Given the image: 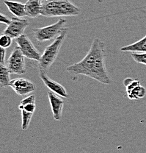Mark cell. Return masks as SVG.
Wrapping results in <instances>:
<instances>
[{
    "mask_svg": "<svg viewBox=\"0 0 146 153\" xmlns=\"http://www.w3.org/2000/svg\"><path fill=\"white\" fill-rule=\"evenodd\" d=\"M18 109L21 111L22 130H27L29 127L32 117L36 109L35 95H29L23 99L18 105Z\"/></svg>",
    "mask_w": 146,
    "mask_h": 153,
    "instance_id": "obj_6",
    "label": "cell"
},
{
    "mask_svg": "<svg viewBox=\"0 0 146 153\" xmlns=\"http://www.w3.org/2000/svg\"><path fill=\"white\" fill-rule=\"evenodd\" d=\"M80 9L70 0H43L41 15L45 17L75 16Z\"/></svg>",
    "mask_w": 146,
    "mask_h": 153,
    "instance_id": "obj_2",
    "label": "cell"
},
{
    "mask_svg": "<svg viewBox=\"0 0 146 153\" xmlns=\"http://www.w3.org/2000/svg\"><path fill=\"white\" fill-rule=\"evenodd\" d=\"M68 28L66 27L60 33L58 38H55V41L50 45L46 48L38 61L40 70H42L46 73L48 72L50 67L52 66V65L56 60L57 57L58 56L60 48L63 45V41L68 34Z\"/></svg>",
    "mask_w": 146,
    "mask_h": 153,
    "instance_id": "obj_3",
    "label": "cell"
},
{
    "mask_svg": "<svg viewBox=\"0 0 146 153\" xmlns=\"http://www.w3.org/2000/svg\"><path fill=\"white\" fill-rule=\"evenodd\" d=\"M9 86L18 96H27L35 90V85L25 78H16L10 80Z\"/></svg>",
    "mask_w": 146,
    "mask_h": 153,
    "instance_id": "obj_10",
    "label": "cell"
},
{
    "mask_svg": "<svg viewBox=\"0 0 146 153\" xmlns=\"http://www.w3.org/2000/svg\"><path fill=\"white\" fill-rule=\"evenodd\" d=\"M10 73L5 65L0 63V87L9 86L10 82Z\"/></svg>",
    "mask_w": 146,
    "mask_h": 153,
    "instance_id": "obj_16",
    "label": "cell"
},
{
    "mask_svg": "<svg viewBox=\"0 0 146 153\" xmlns=\"http://www.w3.org/2000/svg\"><path fill=\"white\" fill-rule=\"evenodd\" d=\"M10 20L7 18V16L0 13V24H4V25H9Z\"/></svg>",
    "mask_w": 146,
    "mask_h": 153,
    "instance_id": "obj_20",
    "label": "cell"
},
{
    "mask_svg": "<svg viewBox=\"0 0 146 153\" xmlns=\"http://www.w3.org/2000/svg\"><path fill=\"white\" fill-rule=\"evenodd\" d=\"M15 42L25 57L29 60L39 61L41 57V54L33 45L32 42L27 36L24 34L21 35L20 37L15 39Z\"/></svg>",
    "mask_w": 146,
    "mask_h": 153,
    "instance_id": "obj_7",
    "label": "cell"
},
{
    "mask_svg": "<svg viewBox=\"0 0 146 153\" xmlns=\"http://www.w3.org/2000/svg\"><path fill=\"white\" fill-rule=\"evenodd\" d=\"M5 49L0 46V63H1V64L3 65L5 64Z\"/></svg>",
    "mask_w": 146,
    "mask_h": 153,
    "instance_id": "obj_19",
    "label": "cell"
},
{
    "mask_svg": "<svg viewBox=\"0 0 146 153\" xmlns=\"http://www.w3.org/2000/svg\"><path fill=\"white\" fill-rule=\"evenodd\" d=\"M120 51L126 52H129L146 53V36L139 41L133 43V44L123 47L120 49Z\"/></svg>",
    "mask_w": 146,
    "mask_h": 153,
    "instance_id": "obj_15",
    "label": "cell"
},
{
    "mask_svg": "<svg viewBox=\"0 0 146 153\" xmlns=\"http://www.w3.org/2000/svg\"><path fill=\"white\" fill-rule=\"evenodd\" d=\"M131 57L134 61L137 63L145 65L146 66V53H136V52H131Z\"/></svg>",
    "mask_w": 146,
    "mask_h": 153,
    "instance_id": "obj_17",
    "label": "cell"
},
{
    "mask_svg": "<svg viewBox=\"0 0 146 153\" xmlns=\"http://www.w3.org/2000/svg\"><path fill=\"white\" fill-rule=\"evenodd\" d=\"M43 0H27L25 4L26 16L29 18H36L41 15Z\"/></svg>",
    "mask_w": 146,
    "mask_h": 153,
    "instance_id": "obj_13",
    "label": "cell"
},
{
    "mask_svg": "<svg viewBox=\"0 0 146 153\" xmlns=\"http://www.w3.org/2000/svg\"><path fill=\"white\" fill-rule=\"evenodd\" d=\"M29 22L27 19L13 17L10 19V22L7 25L3 33L7 35L14 39H16L24 34L25 29L29 26Z\"/></svg>",
    "mask_w": 146,
    "mask_h": 153,
    "instance_id": "obj_9",
    "label": "cell"
},
{
    "mask_svg": "<svg viewBox=\"0 0 146 153\" xmlns=\"http://www.w3.org/2000/svg\"><path fill=\"white\" fill-rule=\"evenodd\" d=\"M106 55L105 43L99 38H95L85 57L81 61L67 67L66 70L72 79L84 75L109 85L112 82V79L106 68Z\"/></svg>",
    "mask_w": 146,
    "mask_h": 153,
    "instance_id": "obj_1",
    "label": "cell"
},
{
    "mask_svg": "<svg viewBox=\"0 0 146 153\" xmlns=\"http://www.w3.org/2000/svg\"><path fill=\"white\" fill-rule=\"evenodd\" d=\"M4 4L7 7L11 13L15 17L17 18H22L26 16V11H25V4L18 1H4Z\"/></svg>",
    "mask_w": 146,
    "mask_h": 153,
    "instance_id": "obj_14",
    "label": "cell"
},
{
    "mask_svg": "<svg viewBox=\"0 0 146 153\" xmlns=\"http://www.w3.org/2000/svg\"><path fill=\"white\" fill-rule=\"evenodd\" d=\"M39 76L41 80L43 81V82L45 84V85L50 89L51 91L54 92L55 94L60 96V97H63V98H68V94L65 88L62 85H60V83H58V82L49 78L47 76V73L39 69Z\"/></svg>",
    "mask_w": 146,
    "mask_h": 153,
    "instance_id": "obj_11",
    "label": "cell"
},
{
    "mask_svg": "<svg viewBox=\"0 0 146 153\" xmlns=\"http://www.w3.org/2000/svg\"><path fill=\"white\" fill-rule=\"evenodd\" d=\"M12 39L13 38L9 36L2 33V35L0 36V46L4 49L10 47L12 44Z\"/></svg>",
    "mask_w": 146,
    "mask_h": 153,
    "instance_id": "obj_18",
    "label": "cell"
},
{
    "mask_svg": "<svg viewBox=\"0 0 146 153\" xmlns=\"http://www.w3.org/2000/svg\"><path fill=\"white\" fill-rule=\"evenodd\" d=\"M123 85L126 87V94L131 100H138L145 97L146 89L141 85L140 82L131 78H126L123 81Z\"/></svg>",
    "mask_w": 146,
    "mask_h": 153,
    "instance_id": "obj_8",
    "label": "cell"
},
{
    "mask_svg": "<svg viewBox=\"0 0 146 153\" xmlns=\"http://www.w3.org/2000/svg\"><path fill=\"white\" fill-rule=\"evenodd\" d=\"M6 66L10 74L22 75L26 73L25 56L18 46L14 48L11 52L10 57L7 59Z\"/></svg>",
    "mask_w": 146,
    "mask_h": 153,
    "instance_id": "obj_5",
    "label": "cell"
},
{
    "mask_svg": "<svg viewBox=\"0 0 146 153\" xmlns=\"http://www.w3.org/2000/svg\"><path fill=\"white\" fill-rule=\"evenodd\" d=\"M66 20L64 19H59L56 23L52 25L44 27L41 28L33 29L34 37L39 43L46 42L55 39L60 35L66 27Z\"/></svg>",
    "mask_w": 146,
    "mask_h": 153,
    "instance_id": "obj_4",
    "label": "cell"
},
{
    "mask_svg": "<svg viewBox=\"0 0 146 153\" xmlns=\"http://www.w3.org/2000/svg\"><path fill=\"white\" fill-rule=\"evenodd\" d=\"M48 97L54 119L57 121H60L62 117L64 100L60 98L61 97H60V96H58L52 91L48 92Z\"/></svg>",
    "mask_w": 146,
    "mask_h": 153,
    "instance_id": "obj_12",
    "label": "cell"
}]
</instances>
